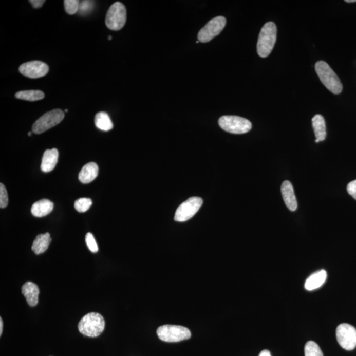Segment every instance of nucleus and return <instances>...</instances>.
Returning <instances> with one entry per match:
<instances>
[{
    "mask_svg": "<svg viewBox=\"0 0 356 356\" xmlns=\"http://www.w3.org/2000/svg\"><path fill=\"white\" fill-rule=\"evenodd\" d=\"M65 114L60 109H54L44 114L34 122L32 125V132L35 134H41L62 122L64 118Z\"/></svg>",
    "mask_w": 356,
    "mask_h": 356,
    "instance_id": "0eeeda50",
    "label": "nucleus"
},
{
    "mask_svg": "<svg viewBox=\"0 0 356 356\" xmlns=\"http://www.w3.org/2000/svg\"><path fill=\"white\" fill-rule=\"evenodd\" d=\"M347 191L348 194L356 200V180L348 183Z\"/></svg>",
    "mask_w": 356,
    "mask_h": 356,
    "instance_id": "cd10ccee",
    "label": "nucleus"
},
{
    "mask_svg": "<svg viewBox=\"0 0 356 356\" xmlns=\"http://www.w3.org/2000/svg\"><path fill=\"white\" fill-rule=\"evenodd\" d=\"M127 11L124 5L116 2L109 8L106 17V27L111 31H120L126 23Z\"/></svg>",
    "mask_w": 356,
    "mask_h": 356,
    "instance_id": "423d86ee",
    "label": "nucleus"
},
{
    "mask_svg": "<svg viewBox=\"0 0 356 356\" xmlns=\"http://www.w3.org/2000/svg\"><path fill=\"white\" fill-rule=\"evenodd\" d=\"M52 241L49 233L39 234L36 236L32 246V250L36 255L41 254L48 250L49 245Z\"/></svg>",
    "mask_w": 356,
    "mask_h": 356,
    "instance_id": "a211bd4d",
    "label": "nucleus"
},
{
    "mask_svg": "<svg viewBox=\"0 0 356 356\" xmlns=\"http://www.w3.org/2000/svg\"><path fill=\"white\" fill-rule=\"evenodd\" d=\"M8 195L6 188L3 183H0V207L1 209L6 208L8 204Z\"/></svg>",
    "mask_w": 356,
    "mask_h": 356,
    "instance_id": "bb28decb",
    "label": "nucleus"
},
{
    "mask_svg": "<svg viewBox=\"0 0 356 356\" xmlns=\"http://www.w3.org/2000/svg\"><path fill=\"white\" fill-rule=\"evenodd\" d=\"M95 2L92 1H82L79 4V12L81 15H87L94 8Z\"/></svg>",
    "mask_w": 356,
    "mask_h": 356,
    "instance_id": "393cba45",
    "label": "nucleus"
},
{
    "mask_svg": "<svg viewBox=\"0 0 356 356\" xmlns=\"http://www.w3.org/2000/svg\"><path fill=\"white\" fill-rule=\"evenodd\" d=\"M18 70L27 78L36 79L45 76L48 73L49 67L43 62L31 61L21 65Z\"/></svg>",
    "mask_w": 356,
    "mask_h": 356,
    "instance_id": "9b49d317",
    "label": "nucleus"
},
{
    "mask_svg": "<svg viewBox=\"0 0 356 356\" xmlns=\"http://www.w3.org/2000/svg\"><path fill=\"white\" fill-rule=\"evenodd\" d=\"M327 277V272L325 270H321L311 274L305 283V288L309 291L317 289L325 283Z\"/></svg>",
    "mask_w": 356,
    "mask_h": 356,
    "instance_id": "f3484780",
    "label": "nucleus"
},
{
    "mask_svg": "<svg viewBox=\"0 0 356 356\" xmlns=\"http://www.w3.org/2000/svg\"><path fill=\"white\" fill-rule=\"evenodd\" d=\"M31 134H32L31 132L28 133V136H31Z\"/></svg>",
    "mask_w": 356,
    "mask_h": 356,
    "instance_id": "473e14b6",
    "label": "nucleus"
},
{
    "mask_svg": "<svg viewBox=\"0 0 356 356\" xmlns=\"http://www.w3.org/2000/svg\"><path fill=\"white\" fill-rule=\"evenodd\" d=\"M105 327L103 316L98 313H89L79 321L78 329L81 334L88 337H97L102 334Z\"/></svg>",
    "mask_w": 356,
    "mask_h": 356,
    "instance_id": "7ed1b4c3",
    "label": "nucleus"
},
{
    "mask_svg": "<svg viewBox=\"0 0 356 356\" xmlns=\"http://www.w3.org/2000/svg\"><path fill=\"white\" fill-rule=\"evenodd\" d=\"M304 352L305 356H323L320 346L313 341H309L306 343Z\"/></svg>",
    "mask_w": 356,
    "mask_h": 356,
    "instance_id": "4be33fe9",
    "label": "nucleus"
},
{
    "mask_svg": "<svg viewBox=\"0 0 356 356\" xmlns=\"http://www.w3.org/2000/svg\"><path fill=\"white\" fill-rule=\"evenodd\" d=\"M108 40H109V41H111V36H108Z\"/></svg>",
    "mask_w": 356,
    "mask_h": 356,
    "instance_id": "72a5a7b5",
    "label": "nucleus"
},
{
    "mask_svg": "<svg viewBox=\"0 0 356 356\" xmlns=\"http://www.w3.org/2000/svg\"><path fill=\"white\" fill-rule=\"evenodd\" d=\"M85 241L88 249L91 252L97 253L99 251V247H98L94 236L91 233H87L86 235Z\"/></svg>",
    "mask_w": 356,
    "mask_h": 356,
    "instance_id": "a878e982",
    "label": "nucleus"
},
{
    "mask_svg": "<svg viewBox=\"0 0 356 356\" xmlns=\"http://www.w3.org/2000/svg\"><path fill=\"white\" fill-rule=\"evenodd\" d=\"M2 332H3V321L0 318V336H2Z\"/></svg>",
    "mask_w": 356,
    "mask_h": 356,
    "instance_id": "7c9ffc66",
    "label": "nucleus"
},
{
    "mask_svg": "<svg viewBox=\"0 0 356 356\" xmlns=\"http://www.w3.org/2000/svg\"><path fill=\"white\" fill-rule=\"evenodd\" d=\"M346 2H347V3H354V2H356V0H346Z\"/></svg>",
    "mask_w": 356,
    "mask_h": 356,
    "instance_id": "2f4dec72",
    "label": "nucleus"
},
{
    "mask_svg": "<svg viewBox=\"0 0 356 356\" xmlns=\"http://www.w3.org/2000/svg\"><path fill=\"white\" fill-rule=\"evenodd\" d=\"M277 28L273 22H268L263 27L258 38L257 49L260 57H269L276 43Z\"/></svg>",
    "mask_w": 356,
    "mask_h": 356,
    "instance_id": "f257e3e1",
    "label": "nucleus"
},
{
    "mask_svg": "<svg viewBox=\"0 0 356 356\" xmlns=\"http://www.w3.org/2000/svg\"><path fill=\"white\" fill-rule=\"evenodd\" d=\"M201 198L191 197L181 203L177 209L174 220L177 222H185L196 214L202 204Z\"/></svg>",
    "mask_w": 356,
    "mask_h": 356,
    "instance_id": "1a4fd4ad",
    "label": "nucleus"
},
{
    "mask_svg": "<svg viewBox=\"0 0 356 356\" xmlns=\"http://www.w3.org/2000/svg\"><path fill=\"white\" fill-rule=\"evenodd\" d=\"M227 24V20L222 16L213 18L198 33L200 43H206L218 36L222 31Z\"/></svg>",
    "mask_w": 356,
    "mask_h": 356,
    "instance_id": "6e6552de",
    "label": "nucleus"
},
{
    "mask_svg": "<svg viewBox=\"0 0 356 356\" xmlns=\"http://www.w3.org/2000/svg\"><path fill=\"white\" fill-rule=\"evenodd\" d=\"M157 333L161 341L167 343H178L190 339L191 332L188 328L180 325H165L160 326Z\"/></svg>",
    "mask_w": 356,
    "mask_h": 356,
    "instance_id": "20e7f679",
    "label": "nucleus"
},
{
    "mask_svg": "<svg viewBox=\"0 0 356 356\" xmlns=\"http://www.w3.org/2000/svg\"><path fill=\"white\" fill-rule=\"evenodd\" d=\"M99 175V166L95 162L85 165L79 174V180L83 183H89Z\"/></svg>",
    "mask_w": 356,
    "mask_h": 356,
    "instance_id": "2eb2a0df",
    "label": "nucleus"
},
{
    "mask_svg": "<svg viewBox=\"0 0 356 356\" xmlns=\"http://www.w3.org/2000/svg\"><path fill=\"white\" fill-rule=\"evenodd\" d=\"M29 2L32 5L33 8L36 9L41 8L45 3V1L44 0H31Z\"/></svg>",
    "mask_w": 356,
    "mask_h": 356,
    "instance_id": "c85d7f7f",
    "label": "nucleus"
},
{
    "mask_svg": "<svg viewBox=\"0 0 356 356\" xmlns=\"http://www.w3.org/2000/svg\"><path fill=\"white\" fill-rule=\"evenodd\" d=\"M95 123L98 129H101L102 131H110L114 127L110 116L104 111L97 114L95 118Z\"/></svg>",
    "mask_w": 356,
    "mask_h": 356,
    "instance_id": "aec40b11",
    "label": "nucleus"
},
{
    "mask_svg": "<svg viewBox=\"0 0 356 356\" xmlns=\"http://www.w3.org/2000/svg\"><path fill=\"white\" fill-rule=\"evenodd\" d=\"M58 156L59 153L57 148L44 151L43 159H42L41 171L44 172L52 171L57 166Z\"/></svg>",
    "mask_w": 356,
    "mask_h": 356,
    "instance_id": "4468645a",
    "label": "nucleus"
},
{
    "mask_svg": "<svg viewBox=\"0 0 356 356\" xmlns=\"http://www.w3.org/2000/svg\"><path fill=\"white\" fill-rule=\"evenodd\" d=\"M53 203L50 200L44 199L34 202L31 208L32 215L36 217H43L52 211Z\"/></svg>",
    "mask_w": 356,
    "mask_h": 356,
    "instance_id": "dca6fc26",
    "label": "nucleus"
},
{
    "mask_svg": "<svg viewBox=\"0 0 356 356\" xmlns=\"http://www.w3.org/2000/svg\"><path fill=\"white\" fill-rule=\"evenodd\" d=\"M22 294L26 297L28 304L30 306H36L39 303L40 290L39 286L32 282H27L22 287Z\"/></svg>",
    "mask_w": 356,
    "mask_h": 356,
    "instance_id": "ddd939ff",
    "label": "nucleus"
},
{
    "mask_svg": "<svg viewBox=\"0 0 356 356\" xmlns=\"http://www.w3.org/2000/svg\"><path fill=\"white\" fill-rule=\"evenodd\" d=\"M65 111H66V113H67V111H68V110H65Z\"/></svg>",
    "mask_w": 356,
    "mask_h": 356,
    "instance_id": "f704fd0d",
    "label": "nucleus"
},
{
    "mask_svg": "<svg viewBox=\"0 0 356 356\" xmlns=\"http://www.w3.org/2000/svg\"><path fill=\"white\" fill-rule=\"evenodd\" d=\"M312 123L316 139L320 142L324 141L327 136L324 118L321 115H316L312 119Z\"/></svg>",
    "mask_w": 356,
    "mask_h": 356,
    "instance_id": "6ab92c4d",
    "label": "nucleus"
},
{
    "mask_svg": "<svg viewBox=\"0 0 356 356\" xmlns=\"http://www.w3.org/2000/svg\"><path fill=\"white\" fill-rule=\"evenodd\" d=\"M315 70L321 82L334 95H339L343 90V84L329 64L324 61H318L315 64Z\"/></svg>",
    "mask_w": 356,
    "mask_h": 356,
    "instance_id": "f03ea898",
    "label": "nucleus"
},
{
    "mask_svg": "<svg viewBox=\"0 0 356 356\" xmlns=\"http://www.w3.org/2000/svg\"><path fill=\"white\" fill-rule=\"evenodd\" d=\"M259 356H272L271 352L269 350H263L261 352L259 353Z\"/></svg>",
    "mask_w": 356,
    "mask_h": 356,
    "instance_id": "c756f323",
    "label": "nucleus"
},
{
    "mask_svg": "<svg viewBox=\"0 0 356 356\" xmlns=\"http://www.w3.org/2000/svg\"><path fill=\"white\" fill-rule=\"evenodd\" d=\"M218 124L224 131L233 134H243L250 132L252 124L246 118L236 116H222Z\"/></svg>",
    "mask_w": 356,
    "mask_h": 356,
    "instance_id": "39448f33",
    "label": "nucleus"
},
{
    "mask_svg": "<svg viewBox=\"0 0 356 356\" xmlns=\"http://www.w3.org/2000/svg\"><path fill=\"white\" fill-rule=\"evenodd\" d=\"M15 97L18 99L27 101H37L43 99L45 95L39 90H23L16 93Z\"/></svg>",
    "mask_w": 356,
    "mask_h": 356,
    "instance_id": "412c9836",
    "label": "nucleus"
},
{
    "mask_svg": "<svg viewBox=\"0 0 356 356\" xmlns=\"http://www.w3.org/2000/svg\"><path fill=\"white\" fill-rule=\"evenodd\" d=\"M281 193L284 201L288 209L291 211L296 210L297 207L296 197L294 194V188L290 181H284L281 186Z\"/></svg>",
    "mask_w": 356,
    "mask_h": 356,
    "instance_id": "f8f14e48",
    "label": "nucleus"
},
{
    "mask_svg": "<svg viewBox=\"0 0 356 356\" xmlns=\"http://www.w3.org/2000/svg\"><path fill=\"white\" fill-rule=\"evenodd\" d=\"M336 334L337 341L344 350H352L356 347V329L353 326L347 323L339 325Z\"/></svg>",
    "mask_w": 356,
    "mask_h": 356,
    "instance_id": "9d476101",
    "label": "nucleus"
},
{
    "mask_svg": "<svg viewBox=\"0 0 356 356\" xmlns=\"http://www.w3.org/2000/svg\"><path fill=\"white\" fill-rule=\"evenodd\" d=\"M80 2L78 0H66L64 1V6L66 11L69 15H74L78 13Z\"/></svg>",
    "mask_w": 356,
    "mask_h": 356,
    "instance_id": "b1692460",
    "label": "nucleus"
},
{
    "mask_svg": "<svg viewBox=\"0 0 356 356\" xmlns=\"http://www.w3.org/2000/svg\"><path fill=\"white\" fill-rule=\"evenodd\" d=\"M92 201L89 198H80L75 202V208L79 213H85L92 206Z\"/></svg>",
    "mask_w": 356,
    "mask_h": 356,
    "instance_id": "5701e85b",
    "label": "nucleus"
}]
</instances>
